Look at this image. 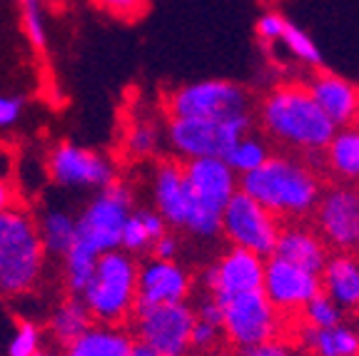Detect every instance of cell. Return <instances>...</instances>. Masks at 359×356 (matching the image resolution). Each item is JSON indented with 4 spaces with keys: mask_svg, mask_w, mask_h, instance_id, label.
I'll return each mask as SVG.
<instances>
[{
    "mask_svg": "<svg viewBox=\"0 0 359 356\" xmlns=\"http://www.w3.org/2000/svg\"><path fill=\"white\" fill-rule=\"evenodd\" d=\"M185 174L192 192V212L185 229L200 240H212L222 234V212L240 192V177L227 160H190Z\"/></svg>",
    "mask_w": 359,
    "mask_h": 356,
    "instance_id": "obj_5",
    "label": "cell"
},
{
    "mask_svg": "<svg viewBox=\"0 0 359 356\" xmlns=\"http://www.w3.org/2000/svg\"><path fill=\"white\" fill-rule=\"evenodd\" d=\"M252 117H240V120H182V117H170L168 120V137L170 147L177 157L185 162L190 160H227L232 147L240 142L245 135H250Z\"/></svg>",
    "mask_w": 359,
    "mask_h": 356,
    "instance_id": "obj_7",
    "label": "cell"
},
{
    "mask_svg": "<svg viewBox=\"0 0 359 356\" xmlns=\"http://www.w3.org/2000/svg\"><path fill=\"white\" fill-rule=\"evenodd\" d=\"M133 212V189L120 179L95 192V197H90L88 205L78 214V240L73 249L95 256V259H100L107 252L120 249L123 227Z\"/></svg>",
    "mask_w": 359,
    "mask_h": 356,
    "instance_id": "obj_6",
    "label": "cell"
},
{
    "mask_svg": "<svg viewBox=\"0 0 359 356\" xmlns=\"http://www.w3.org/2000/svg\"><path fill=\"white\" fill-rule=\"evenodd\" d=\"M177 252H180V242L175 234H165V237H160V240L155 242V247H152V256L155 259H168V262H175L177 259Z\"/></svg>",
    "mask_w": 359,
    "mask_h": 356,
    "instance_id": "obj_38",
    "label": "cell"
},
{
    "mask_svg": "<svg viewBox=\"0 0 359 356\" xmlns=\"http://www.w3.org/2000/svg\"><path fill=\"white\" fill-rule=\"evenodd\" d=\"M272 256H280L285 262L297 264L314 274L325 272L327 262H330L327 242L320 237V232H314L304 224H285Z\"/></svg>",
    "mask_w": 359,
    "mask_h": 356,
    "instance_id": "obj_19",
    "label": "cell"
},
{
    "mask_svg": "<svg viewBox=\"0 0 359 356\" xmlns=\"http://www.w3.org/2000/svg\"><path fill=\"white\" fill-rule=\"evenodd\" d=\"M195 309L187 301L160 306H137L133 331L137 341H145L163 356H187L192 351Z\"/></svg>",
    "mask_w": 359,
    "mask_h": 356,
    "instance_id": "obj_11",
    "label": "cell"
},
{
    "mask_svg": "<svg viewBox=\"0 0 359 356\" xmlns=\"http://www.w3.org/2000/svg\"><path fill=\"white\" fill-rule=\"evenodd\" d=\"M299 317H302V324H307V327H312V329H332V327L344 324V312L337 306V301H332L330 296L325 294V292H320V294L314 296L302 309Z\"/></svg>",
    "mask_w": 359,
    "mask_h": 356,
    "instance_id": "obj_29",
    "label": "cell"
},
{
    "mask_svg": "<svg viewBox=\"0 0 359 356\" xmlns=\"http://www.w3.org/2000/svg\"><path fill=\"white\" fill-rule=\"evenodd\" d=\"M282 45H285L287 50H290L292 57H297L299 62H304V65H314V67H320L322 62V53L320 48L314 45V40L309 38L307 33H304L302 28H297V25H287L285 35H282L280 40Z\"/></svg>",
    "mask_w": 359,
    "mask_h": 356,
    "instance_id": "obj_32",
    "label": "cell"
},
{
    "mask_svg": "<svg viewBox=\"0 0 359 356\" xmlns=\"http://www.w3.org/2000/svg\"><path fill=\"white\" fill-rule=\"evenodd\" d=\"M259 125L272 142L304 155L325 152L339 130L322 112L307 85L299 83H282L264 95Z\"/></svg>",
    "mask_w": 359,
    "mask_h": 356,
    "instance_id": "obj_1",
    "label": "cell"
},
{
    "mask_svg": "<svg viewBox=\"0 0 359 356\" xmlns=\"http://www.w3.org/2000/svg\"><path fill=\"white\" fill-rule=\"evenodd\" d=\"M264 269H267L264 256L240 249V247H230L202 272V284L208 289V296L224 301L232 299V296L262 292Z\"/></svg>",
    "mask_w": 359,
    "mask_h": 356,
    "instance_id": "obj_13",
    "label": "cell"
},
{
    "mask_svg": "<svg viewBox=\"0 0 359 356\" xmlns=\"http://www.w3.org/2000/svg\"><path fill=\"white\" fill-rule=\"evenodd\" d=\"M152 205L170 227L185 229L192 212V192L185 174V162L182 165L175 160L157 162L152 172Z\"/></svg>",
    "mask_w": 359,
    "mask_h": 356,
    "instance_id": "obj_17",
    "label": "cell"
},
{
    "mask_svg": "<svg viewBox=\"0 0 359 356\" xmlns=\"http://www.w3.org/2000/svg\"><path fill=\"white\" fill-rule=\"evenodd\" d=\"M307 88L314 100H317V105L322 107V112L330 117L337 128H347V125L357 123V112H359L357 85L344 80L342 75L320 70V73H314V78L307 83Z\"/></svg>",
    "mask_w": 359,
    "mask_h": 356,
    "instance_id": "obj_18",
    "label": "cell"
},
{
    "mask_svg": "<svg viewBox=\"0 0 359 356\" xmlns=\"http://www.w3.org/2000/svg\"><path fill=\"white\" fill-rule=\"evenodd\" d=\"M322 292L342 312H359V256L349 252L330 256L322 272Z\"/></svg>",
    "mask_w": 359,
    "mask_h": 356,
    "instance_id": "obj_20",
    "label": "cell"
},
{
    "mask_svg": "<svg viewBox=\"0 0 359 356\" xmlns=\"http://www.w3.org/2000/svg\"><path fill=\"white\" fill-rule=\"evenodd\" d=\"M137 277L140 264L125 249L107 252L97 259L95 274L80 294L95 324L120 327L137 312Z\"/></svg>",
    "mask_w": 359,
    "mask_h": 356,
    "instance_id": "obj_4",
    "label": "cell"
},
{
    "mask_svg": "<svg viewBox=\"0 0 359 356\" xmlns=\"http://www.w3.org/2000/svg\"><path fill=\"white\" fill-rule=\"evenodd\" d=\"M242 356H297V354H294V349H292L287 341L272 339V341H267V344L255 346V349L245 351Z\"/></svg>",
    "mask_w": 359,
    "mask_h": 356,
    "instance_id": "obj_37",
    "label": "cell"
},
{
    "mask_svg": "<svg viewBox=\"0 0 359 356\" xmlns=\"http://www.w3.org/2000/svg\"><path fill=\"white\" fill-rule=\"evenodd\" d=\"M43 351V329L30 319L18 322L8 341V356H40Z\"/></svg>",
    "mask_w": 359,
    "mask_h": 356,
    "instance_id": "obj_31",
    "label": "cell"
},
{
    "mask_svg": "<svg viewBox=\"0 0 359 356\" xmlns=\"http://www.w3.org/2000/svg\"><path fill=\"white\" fill-rule=\"evenodd\" d=\"M22 117L20 95H0V130L13 128Z\"/></svg>",
    "mask_w": 359,
    "mask_h": 356,
    "instance_id": "obj_36",
    "label": "cell"
},
{
    "mask_svg": "<svg viewBox=\"0 0 359 356\" xmlns=\"http://www.w3.org/2000/svg\"><path fill=\"white\" fill-rule=\"evenodd\" d=\"M262 292L282 317L302 314L304 306L322 292V274L307 272L280 256H269Z\"/></svg>",
    "mask_w": 359,
    "mask_h": 356,
    "instance_id": "obj_15",
    "label": "cell"
},
{
    "mask_svg": "<svg viewBox=\"0 0 359 356\" xmlns=\"http://www.w3.org/2000/svg\"><path fill=\"white\" fill-rule=\"evenodd\" d=\"M314 222L330 247L342 252L359 247V187L334 184L325 189L314 210Z\"/></svg>",
    "mask_w": 359,
    "mask_h": 356,
    "instance_id": "obj_14",
    "label": "cell"
},
{
    "mask_svg": "<svg viewBox=\"0 0 359 356\" xmlns=\"http://www.w3.org/2000/svg\"><path fill=\"white\" fill-rule=\"evenodd\" d=\"M269 157L272 155H269V147L262 137L245 135V137L232 147V152L227 155V162H230V167L242 177V174H250V172H255V170H259Z\"/></svg>",
    "mask_w": 359,
    "mask_h": 356,
    "instance_id": "obj_27",
    "label": "cell"
},
{
    "mask_svg": "<svg viewBox=\"0 0 359 356\" xmlns=\"http://www.w3.org/2000/svg\"><path fill=\"white\" fill-rule=\"evenodd\" d=\"M192 292V277L182 264L175 259H145L137 277V306H160L187 301Z\"/></svg>",
    "mask_w": 359,
    "mask_h": 356,
    "instance_id": "obj_16",
    "label": "cell"
},
{
    "mask_svg": "<svg viewBox=\"0 0 359 356\" xmlns=\"http://www.w3.org/2000/svg\"><path fill=\"white\" fill-rule=\"evenodd\" d=\"M160 130L147 120H137L125 135V150L135 160H147L160 150Z\"/></svg>",
    "mask_w": 359,
    "mask_h": 356,
    "instance_id": "obj_28",
    "label": "cell"
},
{
    "mask_svg": "<svg viewBox=\"0 0 359 356\" xmlns=\"http://www.w3.org/2000/svg\"><path fill=\"white\" fill-rule=\"evenodd\" d=\"M170 117L182 120H240L252 117L250 95L230 80H200L172 90L168 97Z\"/></svg>",
    "mask_w": 359,
    "mask_h": 356,
    "instance_id": "obj_8",
    "label": "cell"
},
{
    "mask_svg": "<svg viewBox=\"0 0 359 356\" xmlns=\"http://www.w3.org/2000/svg\"><path fill=\"white\" fill-rule=\"evenodd\" d=\"M222 234L230 247H240L269 259L282 234V222L267 207L240 189L222 212Z\"/></svg>",
    "mask_w": 359,
    "mask_h": 356,
    "instance_id": "obj_10",
    "label": "cell"
},
{
    "mask_svg": "<svg viewBox=\"0 0 359 356\" xmlns=\"http://www.w3.org/2000/svg\"><path fill=\"white\" fill-rule=\"evenodd\" d=\"M93 327H95V319H93V314L80 296L62 299L55 306V312L50 314V336L62 346H70L73 341H78Z\"/></svg>",
    "mask_w": 359,
    "mask_h": 356,
    "instance_id": "obj_26",
    "label": "cell"
},
{
    "mask_svg": "<svg viewBox=\"0 0 359 356\" xmlns=\"http://www.w3.org/2000/svg\"><path fill=\"white\" fill-rule=\"evenodd\" d=\"M197 319H205V322H212L217 327H222V304H219L215 296H205V299L197 304L195 309Z\"/></svg>",
    "mask_w": 359,
    "mask_h": 356,
    "instance_id": "obj_39",
    "label": "cell"
},
{
    "mask_svg": "<svg viewBox=\"0 0 359 356\" xmlns=\"http://www.w3.org/2000/svg\"><path fill=\"white\" fill-rule=\"evenodd\" d=\"M168 227L170 224L165 222V217L155 207L152 210H135L123 227L120 249H125L133 256L142 254V252H152L155 242L168 234Z\"/></svg>",
    "mask_w": 359,
    "mask_h": 356,
    "instance_id": "obj_25",
    "label": "cell"
},
{
    "mask_svg": "<svg viewBox=\"0 0 359 356\" xmlns=\"http://www.w3.org/2000/svg\"><path fill=\"white\" fill-rule=\"evenodd\" d=\"M240 189L277 217H304L317 210L322 197V182L302 160L287 155H272L262 167L240 177Z\"/></svg>",
    "mask_w": 359,
    "mask_h": 356,
    "instance_id": "obj_2",
    "label": "cell"
},
{
    "mask_svg": "<svg viewBox=\"0 0 359 356\" xmlns=\"http://www.w3.org/2000/svg\"><path fill=\"white\" fill-rule=\"evenodd\" d=\"M325 162L342 184L359 187V125L337 130L325 150Z\"/></svg>",
    "mask_w": 359,
    "mask_h": 356,
    "instance_id": "obj_23",
    "label": "cell"
},
{
    "mask_svg": "<svg viewBox=\"0 0 359 356\" xmlns=\"http://www.w3.org/2000/svg\"><path fill=\"white\" fill-rule=\"evenodd\" d=\"M210 356H219V354H210Z\"/></svg>",
    "mask_w": 359,
    "mask_h": 356,
    "instance_id": "obj_43",
    "label": "cell"
},
{
    "mask_svg": "<svg viewBox=\"0 0 359 356\" xmlns=\"http://www.w3.org/2000/svg\"><path fill=\"white\" fill-rule=\"evenodd\" d=\"M15 205V189H13V184L8 182L6 177H0V214L8 210H13Z\"/></svg>",
    "mask_w": 359,
    "mask_h": 356,
    "instance_id": "obj_40",
    "label": "cell"
},
{
    "mask_svg": "<svg viewBox=\"0 0 359 356\" xmlns=\"http://www.w3.org/2000/svg\"><path fill=\"white\" fill-rule=\"evenodd\" d=\"M97 8L107 11L115 18H125V20H133V18H140L147 8V0H93Z\"/></svg>",
    "mask_w": 359,
    "mask_h": 356,
    "instance_id": "obj_34",
    "label": "cell"
},
{
    "mask_svg": "<svg viewBox=\"0 0 359 356\" xmlns=\"http://www.w3.org/2000/svg\"><path fill=\"white\" fill-rule=\"evenodd\" d=\"M130 356H163V354H160L157 349H152L150 344H145V341H135Z\"/></svg>",
    "mask_w": 359,
    "mask_h": 356,
    "instance_id": "obj_41",
    "label": "cell"
},
{
    "mask_svg": "<svg viewBox=\"0 0 359 356\" xmlns=\"http://www.w3.org/2000/svg\"><path fill=\"white\" fill-rule=\"evenodd\" d=\"M38 229L48 256L65 259L78 240V217L62 207H45L38 217Z\"/></svg>",
    "mask_w": 359,
    "mask_h": 356,
    "instance_id": "obj_24",
    "label": "cell"
},
{
    "mask_svg": "<svg viewBox=\"0 0 359 356\" xmlns=\"http://www.w3.org/2000/svg\"><path fill=\"white\" fill-rule=\"evenodd\" d=\"M133 334L123 327L112 324H95L88 334H83L78 341L65 346V356H130L133 351Z\"/></svg>",
    "mask_w": 359,
    "mask_h": 356,
    "instance_id": "obj_22",
    "label": "cell"
},
{
    "mask_svg": "<svg viewBox=\"0 0 359 356\" xmlns=\"http://www.w3.org/2000/svg\"><path fill=\"white\" fill-rule=\"evenodd\" d=\"M287 25H290V20H285V15H280V13H264L257 20V35L264 43H280Z\"/></svg>",
    "mask_w": 359,
    "mask_h": 356,
    "instance_id": "obj_35",
    "label": "cell"
},
{
    "mask_svg": "<svg viewBox=\"0 0 359 356\" xmlns=\"http://www.w3.org/2000/svg\"><path fill=\"white\" fill-rule=\"evenodd\" d=\"M297 336L309 356H359V331L347 324L332 329H312L299 324Z\"/></svg>",
    "mask_w": 359,
    "mask_h": 356,
    "instance_id": "obj_21",
    "label": "cell"
},
{
    "mask_svg": "<svg viewBox=\"0 0 359 356\" xmlns=\"http://www.w3.org/2000/svg\"><path fill=\"white\" fill-rule=\"evenodd\" d=\"M45 252L38 219L13 207L0 214V299L28 294L45 269Z\"/></svg>",
    "mask_w": 359,
    "mask_h": 356,
    "instance_id": "obj_3",
    "label": "cell"
},
{
    "mask_svg": "<svg viewBox=\"0 0 359 356\" xmlns=\"http://www.w3.org/2000/svg\"><path fill=\"white\" fill-rule=\"evenodd\" d=\"M48 174L57 187L100 189L118 182V167L107 155L73 142H60L48 155Z\"/></svg>",
    "mask_w": 359,
    "mask_h": 356,
    "instance_id": "obj_12",
    "label": "cell"
},
{
    "mask_svg": "<svg viewBox=\"0 0 359 356\" xmlns=\"http://www.w3.org/2000/svg\"><path fill=\"white\" fill-rule=\"evenodd\" d=\"M222 304V334L227 344L242 354L272 339H280L282 314L277 312L264 292L232 296Z\"/></svg>",
    "mask_w": 359,
    "mask_h": 356,
    "instance_id": "obj_9",
    "label": "cell"
},
{
    "mask_svg": "<svg viewBox=\"0 0 359 356\" xmlns=\"http://www.w3.org/2000/svg\"><path fill=\"white\" fill-rule=\"evenodd\" d=\"M222 327L212 322H205V319H195V329H192V349L202 351V354H210L215 346L222 339Z\"/></svg>",
    "mask_w": 359,
    "mask_h": 356,
    "instance_id": "obj_33",
    "label": "cell"
},
{
    "mask_svg": "<svg viewBox=\"0 0 359 356\" xmlns=\"http://www.w3.org/2000/svg\"><path fill=\"white\" fill-rule=\"evenodd\" d=\"M22 15V30L28 35V43L35 53H45L48 48V30H45L43 0H18Z\"/></svg>",
    "mask_w": 359,
    "mask_h": 356,
    "instance_id": "obj_30",
    "label": "cell"
},
{
    "mask_svg": "<svg viewBox=\"0 0 359 356\" xmlns=\"http://www.w3.org/2000/svg\"><path fill=\"white\" fill-rule=\"evenodd\" d=\"M357 125H359V112H357Z\"/></svg>",
    "mask_w": 359,
    "mask_h": 356,
    "instance_id": "obj_42",
    "label": "cell"
}]
</instances>
